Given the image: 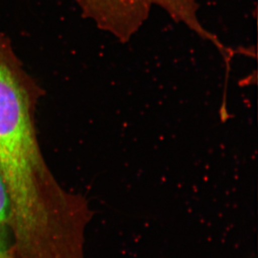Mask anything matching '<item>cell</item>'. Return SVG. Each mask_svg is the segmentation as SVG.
I'll use <instances>...</instances> for the list:
<instances>
[{
	"instance_id": "obj_1",
	"label": "cell",
	"mask_w": 258,
	"mask_h": 258,
	"mask_svg": "<svg viewBox=\"0 0 258 258\" xmlns=\"http://www.w3.org/2000/svg\"><path fill=\"white\" fill-rule=\"evenodd\" d=\"M0 175L10 204L15 258H81L83 212L42 156L27 90L0 58Z\"/></svg>"
},
{
	"instance_id": "obj_2",
	"label": "cell",
	"mask_w": 258,
	"mask_h": 258,
	"mask_svg": "<svg viewBox=\"0 0 258 258\" xmlns=\"http://www.w3.org/2000/svg\"><path fill=\"white\" fill-rule=\"evenodd\" d=\"M84 15L103 31L125 43L137 34L154 8L217 46L219 39L202 25L197 0H75Z\"/></svg>"
},
{
	"instance_id": "obj_3",
	"label": "cell",
	"mask_w": 258,
	"mask_h": 258,
	"mask_svg": "<svg viewBox=\"0 0 258 258\" xmlns=\"http://www.w3.org/2000/svg\"><path fill=\"white\" fill-rule=\"evenodd\" d=\"M10 204L5 182L0 175V253H11Z\"/></svg>"
},
{
	"instance_id": "obj_4",
	"label": "cell",
	"mask_w": 258,
	"mask_h": 258,
	"mask_svg": "<svg viewBox=\"0 0 258 258\" xmlns=\"http://www.w3.org/2000/svg\"><path fill=\"white\" fill-rule=\"evenodd\" d=\"M11 258H14V257H11Z\"/></svg>"
}]
</instances>
